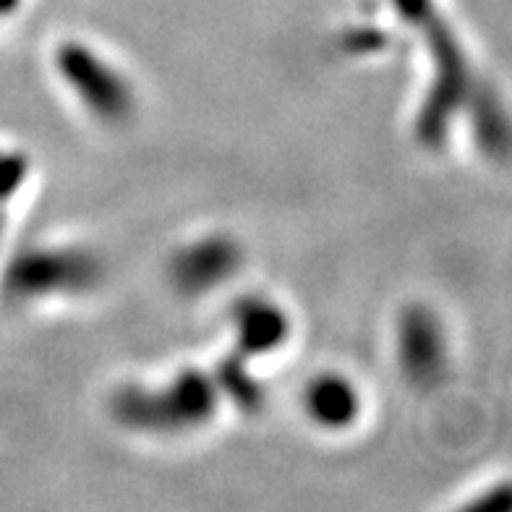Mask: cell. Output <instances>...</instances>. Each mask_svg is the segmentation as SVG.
I'll use <instances>...</instances> for the list:
<instances>
[{
	"label": "cell",
	"instance_id": "6da1fadb",
	"mask_svg": "<svg viewBox=\"0 0 512 512\" xmlns=\"http://www.w3.org/2000/svg\"><path fill=\"white\" fill-rule=\"evenodd\" d=\"M223 395L215 377L183 369L162 384H128L110 400L113 416L134 432L183 434L207 426L220 411Z\"/></svg>",
	"mask_w": 512,
	"mask_h": 512
},
{
	"label": "cell",
	"instance_id": "52a82bcc",
	"mask_svg": "<svg viewBox=\"0 0 512 512\" xmlns=\"http://www.w3.org/2000/svg\"><path fill=\"white\" fill-rule=\"evenodd\" d=\"M301 408L322 432H348L364 416V395L358 384L340 371H319L306 382Z\"/></svg>",
	"mask_w": 512,
	"mask_h": 512
},
{
	"label": "cell",
	"instance_id": "277c9868",
	"mask_svg": "<svg viewBox=\"0 0 512 512\" xmlns=\"http://www.w3.org/2000/svg\"><path fill=\"white\" fill-rule=\"evenodd\" d=\"M395 356L403 377L418 387L437 382L450 364L445 322L432 306L408 304L395 322Z\"/></svg>",
	"mask_w": 512,
	"mask_h": 512
},
{
	"label": "cell",
	"instance_id": "3957f363",
	"mask_svg": "<svg viewBox=\"0 0 512 512\" xmlns=\"http://www.w3.org/2000/svg\"><path fill=\"white\" fill-rule=\"evenodd\" d=\"M102 264L84 249L34 246L16 256L6 275V290L14 301L81 296L100 283Z\"/></svg>",
	"mask_w": 512,
	"mask_h": 512
},
{
	"label": "cell",
	"instance_id": "8992f818",
	"mask_svg": "<svg viewBox=\"0 0 512 512\" xmlns=\"http://www.w3.org/2000/svg\"><path fill=\"white\" fill-rule=\"evenodd\" d=\"M236 356L243 361L264 358L285 348L290 337V317L283 306L262 296L241 298L230 311Z\"/></svg>",
	"mask_w": 512,
	"mask_h": 512
},
{
	"label": "cell",
	"instance_id": "ba28073f",
	"mask_svg": "<svg viewBox=\"0 0 512 512\" xmlns=\"http://www.w3.org/2000/svg\"><path fill=\"white\" fill-rule=\"evenodd\" d=\"M217 390L220 395L241 408V411H256L264 403V390L259 387L249 371V361H243L241 356H228L215 374Z\"/></svg>",
	"mask_w": 512,
	"mask_h": 512
},
{
	"label": "cell",
	"instance_id": "7a4b0ae2",
	"mask_svg": "<svg viewBox=\"0 0 512 512\" xmlns=\"http://www.w3.org/2000/svg\"><path fill=\"white\" fill-rule=\"evenodd\" d=\"M55 74L81 108L105 126H121L136 108L126 76L97 50L79 40H66L55 50Z\"/></svg>",
	"mask_w": 512,
	"mask_h": 512
},
{
	"label": "cell",
	"instance_id": "5b68a950",
	"mask_svg": "<svg viewBox=\"0 0 512 512\" xmlns=\"http://www.w3.org/2000/svg\"><path fill=\"white\" fill-rule=\"evenodd\" d=\"M243 251L230 236H202L170 256L168 277L183 296H207L236 277Z\"/></svg>",
	"mask_w": 512,
	"mask_h": 512
}]
</instances>
